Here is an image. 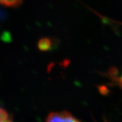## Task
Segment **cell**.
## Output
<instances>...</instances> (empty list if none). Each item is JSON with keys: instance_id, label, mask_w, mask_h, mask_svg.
I'll return each mask as SVG.
<instances>
[{"instance_id": "cell-3", "label": "cell", "mask_w": 122, "mask_h": 122, "mask_svg": "<svg viewBox=\"0 0 122 122\" xmlns=\"http://www.w3.org/2000/svg\"><path fill=\"white\" fill-rule=\"evenodd\" d=\"M0 122H13L11 116L4 109L0 107Z\"/></svg>"}, {"instance_id": "cell-1", "label": "cell", "mask_w": 122, "mask_h": 122, "mask_svg": "<svg viewBox=\"0 0 122 122\" xmlns=\"http://www.w3.org/2000/svg\"><path fill=\"white\" fill-rule=\"evenodd\" d=\"M45 122H81L78 119L66 111L53 112L50 113Z\"/></svg>"}, {"instance_id": "cell-2", "label": "cell", "mask_w": 122, "mask_h": 122, "mask_svg": "<svg viewBox=\"0 0 122 122\" xmlns=\"http://www.w3.org/2000/svg\"><path fill=\"white\" fill-rule=\"evenodd\" d=\"M22 2V0H0V4L7 7H17Z\"/></svg>"}]
</instances>
